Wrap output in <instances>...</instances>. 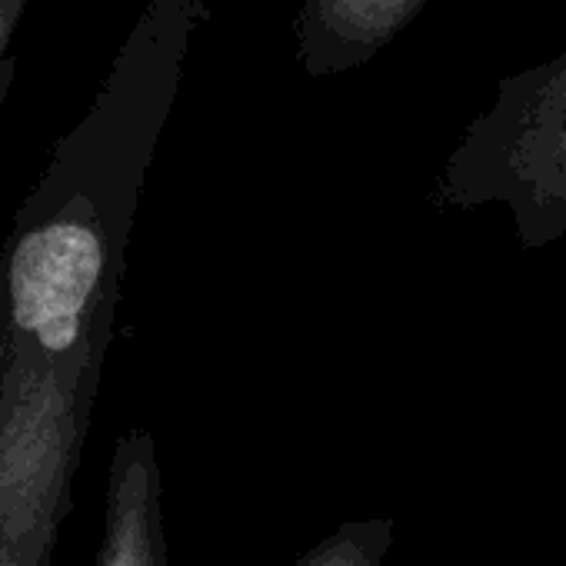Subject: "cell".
Instances as JSON below:
<instances>
[{
	"instance_id": "cell-5",
	"label": "cell",
	"mask_w": 566,
	"mask_h": 566,
	"mask_svg": "<svg viewBox=\"0 0 566 566\" xmlns=\"http://www.w3.org/2000/svg\"><path fill=\"white\" fill-rule=\"evenodd\" d=\"M397 536L394 516L344 520L317 546H311L294 566H384Z\"/></svg>"
},
{
	"instance_id": "cell-1",
	"label": "cell",
	"mask_w": 566,
	"mask_h": 566,
	"mask_svg": "<svg viewBox=\"0 0 566 566\" xmlns=\"http://www.w3.org/2000/svg\"><path fill=\"white\" fill-rule=\"evenodd\" d=\"M0 337V566H51L101 374L107 240L87 200L24 230Z\"/></svg>"
},
{
	"instance_id": "cell-2",
	"label": "cell",
	"mask_w": 566,
	"mask_h": 566,
	"mask_svg": "<svg viewBox=\"0 0 566 566\" xmlns=\"http://www.w3.org/2000/svg\"><path fill=\"white\" fill-rule=\"evenodd\" d=\"M450 207H506L523 250L566 237V51L496 84L440 177Z\"/></svg>"
},
{
	"instance_id": "cell-3",
	"label": "cell",
	"mask_w": 566,
	"mask_h": 566,
	"mask_svg": "<svg viewBox=\"0 0 566 566\" xmlns=\"http://www.w3.org/2000/svg\"><path fill=\"white\" fill-rule=\"evenodd\" d=\"M94 566H170L164 470L147 430H127L114 447Z\"/></svg>"
},
{
	"instance_id": "cell-6",
	"label": "cell",
	"mask_w": 566,
	"mask_h": 566,
	"mask_svg": "<svg viewBox=\"0 0 566 566\" xmlns=\"http://www.w3.org/2000/svg\"><path fill=\"white\" fill-rule=\"evenodd\" d=\"M24 8H28V0H0V67H4L8 48L14 41V31H18Z\"/></svg>"
},
{
	"instance_id": "cell-4",
	"label": "cell",
	"mask_w": 566,
	"mask_h": 566,
	"mask_svg": "<svg viewBox=\"0 0 566 566\" xmlns=\"http://www.w3.org/2000/svg\"><path fill=\"white\" fill-rule=\"evenodd\" d=\"M427 0H311V31L337 64H357L387 48Z\"/></svg>"
}]
</instances>
